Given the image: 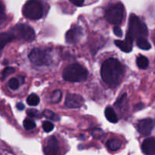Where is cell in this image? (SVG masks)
I'll return each mask as SVG.
<instances>
[{"label": "cell", "mask_w": 155, "mask_h": 155, "mask_svg": "<svg viewBox=\"0 0 155 155\" xmlns=\"http://www.w3.org/2000/svg\"><path fill=\"white\" fill-rule=\"evenodd\" d=\"M106 147L112 151H118L122 147V141L119 139H111L106 142Z\"/></svg>", "instance_id": "9a60e30c"}, {"label": "cell", "mask_w": 155, "mask_h": 155, "mask_svg": "<svg viewBox=\"0 0 155 155\" xmlns=\"http://www.w3.org/2000/svg\"><path fill=\"white\" fill-rule=\"evenodd\" d=\"M59 142L54 136H52L46 139V142L43 148L46 155H58L59 154Z\"/></svg>", "instance_id": "9c48e42d"}, {"label": "cell", "mask_w": 155, "mask_h": 155, "mask_svg": "<svg viewBox=\"0 0 155 155\" xmlns=\"http://www.w3.org/2000/svg\"><path fill=\"white\" fill-rule=\"evenodd\" d=\"M15 38V34H14L12 31L0 33V53H1L3 48L5 46L6 44L12 42Z\"/></svg>", "instance_id": "5bb4252c"}, {"label": "cell", "mask_w": 155, "mask_h": 155, "mask_svg": "<svg viewBox=\"0 0 155 155\" xmlns=\"http://www.w3.org/2000/svg\"><path fill=\"white\" fill-rule=\"evenodd\" d=\"M23 126H24V129L26 130H31L36 127V124L33 120H32L28 119V118H26L25 120L23 122Z\"/></svg>", "instance_id": "44dd1931"}, {"label": "cell", "mask_w": 155, "mask_h": 155, "mask_svg": "<svg viewBox=\"0 0 155 155\" xmlns=\"http://www.w3.org/2000/svg\"><path fill=\"white\" fill-rule=\"evenodd\" d=\"M61 98H62V92H61V91L60 90L54 91L51 97L52 102L54 103V104H57V103H59V101H61Z\"/></svg>", "instance_id": "603a6c76"}, {"label": "cell", "mask_w": 155, "mask_h": 155, "mask_svg": "<svg viewBox=\"0 0 155 155\" xmlns=\"http://www.w3.org/2000/svg\"><path fill=\"white\" fill-rule=\"evenodd\" d=\"M23 15L30 20H39L43 15V8L37 1H28L23 8Z\"/></svg>", "instance_id": "277c9868"}, {"label": "cell", "mask_w": 155, "mask_h": 155, "mask_svg": "<svg viewBox=\"0 0 155 155\" xmlns=\"http://www.w3.org/2000/svg\"><path fill=\"white\" fill-rule=\"evenodd\" d=\"M16 107H17V108H18L19 110H23L24 108H25V106H24V104H23L22 103H21V102L18 103V104H17V105H16Z\"/></svg>", "instance_id": "4dcf8cb0"}, {"label": "cell", "mask_w": 155, "mask_h": 155, "mask_svg": "<svg viewBox=\"0 0 155 155\" xmlns=\"http://www.w3.org/2000/svg\"><path fill=\"white\" fill-rule=\"evenodd\" d=\"M20 82L19 80L17 78H12L8 82V86L12 90H16L19 88Z\"/></svg>", "instance_id": "7402d4cb"}, {"label": "cell", "mask_w": 155, "mask_h": 155, "mask_svg": "<svg viewBox=\"0 0 155 155\" xmlns=\"http://www.w3.org/2000/svg\"><path fill=\"white\" fill-rule=\"evenodd\" d=\"M6 20V15L5 13L4 5L2 2H0V26L5 23Z\"/></svg>", "instance_id": "d4e9b609"}, {"label": "cell", "mask_w": 155, "mask_h": 155, "mask_svg": "<svg viewBox=\"0 0 155 155\" xmlns=\"http://www.w3.org/2000/svg\"><path fill=\"white\" fill-rule=\"evenodd\" d=\"M27 114L32 118H40L41 117L40 112L36 109H29L27 111Z\"/></svg>", "instance_id": "4316f807"}, {"label": "cell", "mask_w": 155, "mask_h": 155, "mask_svg": "<svg viewBox=\"0 0 155 155\" xmlns=\"http://www.w3.org/2000/svg\"><path fill=\"white\" fill-rule=\"evenodd\" d=\"M88 71L79 64H72L64 69L62 77L65 81L83 82L88 77Z\"/></svg>", "instance_id": "3957f363"}, {"label": "cell", "mask_w": 155, "mask_h": 155, "mask_svg": "<svg viewBox=\"0 0 155 155\" xmlns=\"http://www.w3.org/2000/svg\"><path fill=\"white\" fill-rule=\"evenodd\" d=\"M137 66L140 68V69H146L148 67L149 61L146 57L143 55H140L139 57L137 58L136 60Z\"/></svg>", "instance_id": "e0dca14e"}, {"label": "cell", "mask_w": 155, "mask_h": 155, "mask_svg": "<svg viewBox=\"0 0 155 155\" xmlns=\"http://www.w3.org/2000/svg\"><path fill=\"white\" fill-rule=\"evenodd\" d=\"M27 103L30 106H36L40 103V98L36 94H30L27 98Z\"/></svg>", "instance_id": "d6986e66"}, {"label": "cell", "mask_w": 155, "mask_h": 155, "mask_svg": "<svg viewBox=\"0 0 155 155\" xmlns=\"http://www.w3.org/2000/svg\"><path fill=\"white\" fill-rule=\"evenodd\" d=\"M103 82L110 88H115L120 84L125 74V68L117 59L110 58L103 63L100 70Z\"/></svg>", "instance_id": "6da1fadb"}, {"label": "cell", "mask_w": 155, "mask_h": 155, "mask_svg": "<svg viewBox=\"0 0 155 155\" xmlns=\"http://www.w3.org/2000/svg\"><path fill=\"white\" fill-rule=\"evenodd\" d=\"M113 33H114V34L115 35V36H119V37H121V36H122V31L121 28H120V27H117V26L114 27Z\"/></svg>", "instance_id": "f1b7e54d"}, {"label": "cell", "mask_w": 155, "mask_h": 155, "mask_svg": "<svg viewBox=\"0 0 155 155\" xmlns=\"http://www.w3.org/2000/svg\"><path fill=\"white\" fill-rule=\"evenodd\" d=\"M153 129V122L150 118L143 119L138 121L137 124V130L142 136H147L151 133Z\"/></svg>", "instance_id": "8fae6325"}, {"label": "cell", "mask_w": 155, "mask_h": 155, "mask_svg": "<svg viewBox=\"0 0 155 155\" xmlns=\"http://www.w3.org/2000/svg\"><path fill=\"white\" fill-rule=\"evenodd\" d=\"M43 115L46 118L49 120H51L54 121H59L60 120L59 117L57 114H56L55 113H53V111L50 110H45L43 111Z\"/></svg>", "instance_id": "ffe728a7"}, {"label": "cell", "mask_w": 155, "mask_h": 155, "mask_svg": "<svg viewBox=\"0 0 155 155\" xmlns=\"http://www.w3.org/2000/svg\"><path fill=\"white\" fill-rule=\"evenodd\" d=\"M141 150L146 155L155 154V138L146 139L141 145Z\"/></svg>", "instance_id": "7c38bea8"}, {"label": "cell", "mask_w": 155, "mask_h": 155, "mask_svg": "<svg viewBox=\"0 0 155 155\" xmlns=\"http://www.w3.org/2000/svg\"><path fill=\"white\" fill-rule=\"evenodd\" d=\"M28 57L31 63L37 66L50 64L51 62L48 53L40 48H33L30 52Z\"/></svg>", "instance_id": "52a82bcc"}, {"label": "cell", "mask_w": 155, "mask_h": 155, "mask_svg": "<svg viewBox=\"0 0 155 155\" xmlns=\"http://www.w3.org/2000/svg\"><path fill=\"white\" fill-rule=\"evenodd\" d=\"M153 43H154V45H155V36H153Z\"/></svg>", "instance_id": "1f68e13d"}, {"label": "cell", "mask_w": 155, "mask_h": 155, "mask_svg": "<svg viewBox=\"0 0 155 155\" xmlns=\"http://www.w3.org/2000/svg\"><path fill=\"white\" fill-rule=\"evenodd\" d=\"M84 103V98L78 94H68L65 101V106L69 108H78L83 105Z\"/></svg>", "instance_id": "30bf717a"}, {"label": "cell", "mask_w": 155, "mask_h": 155, "mask_svg": "<svg viewBox=\"0 0 155 155\" xmlns=\"http://www.w3.org/2000/svg\"><path fill=\"white\" fill-rule=\"evenodd\" d=\"M114 43H115V45H116L117 47H119L122 51H124V52H130L132 50L133 40H132V38H131L128 34H126L125 40H115L114 41Z\"/></svg>", "instance_id": "4fadbf2b"}, {"label": "cell", "mask_w": 155, "mask_h": 155, "mask_svg": "<svg viewBox=\"0 0 155 155\" xmlns=\"http://www.w3.org/2000/svg\"><path fill=\"white\" fill-rule=\"evenodd\" d=\"M15 71V69L14 68H12V67H8V68H5V69L3 70L2 73V80H5L6 77L10 76L11 74H14Z\"/></svg>", "instance_id": "cb8c5ba5"}, {"label": "cell", "mask_w": 155, "mask_h": 155, "mask_svg": "<svg viewBox=\"0 0 155 155\" xmlns=\"http://www.w3.org/2000/svg\"><path fill=\"white\" fill-rule=\"evenodd\" d=\"M137 46L142 50H149L151 45L145 38H140L137 39Z\"/></svg>", "instance_id": "ac0fdd59"}, {"label": "cell", "mask_w": 155, "mask_h": 155, "mask_svg": "<svg viewBox=\"0 0 155 155\" xmlns=\"http://www.w3.org/2000/svg\"><path fill=\"white\" fill-rule=\"evenodd\" d=\"M124 18V7L122 3L112 5L106 10V19L112 24H121Z\"/></svg>", "instance_id": "5b68a950"}, {"label": "cell", "mask_w": 155, "mask_h": 155, "mask_svg": "<svg viewBox=\"0 0 155 155\" xmlns=\"http://www.w3.org/2000/svg\"><path fill=\"white\" fill-rule=\"evenodd\" d=\"M127 34L134 39L145 38L148 35V31L145 24L135 15H131L129 21V31Z\"/></svg>", "instance_id": "7a4b0ae2"}, {"label": "cell", "mask_w": 155, "mask_h": 155, "mask_svg": "<svg viewBox=\"0 0 155 155\" xmlns=\"http://www.w3.org/2000/svg\"><path fill=\"white\" fill-rule=\"evenodd\" d=\"M43 129L46 133H50L54 129V125L50 121H45L43 124Z\"/></svg>", "instance_id": "484cf974"}, {"label": "cell", "mask_w": 155, "mask_h": 155, "mask_svg": "<svg viewBox=\"0 0 155 155\" xmlns=\"http://www.w3.org/2000/svg\"><path fill=\"white\" fill-rule=\"evenodd\" d=\"M13 33L15 37L27 42H32L35 39V32L30 26L26 24H17L13 28Z\"/></svg>", "instance_id": "8992f818"}, {"label": "cell", "mask_w": 155, "mask_h": 155, "mask_svg": "<svg viewBox=\"0 0 155 155\" xmlns=\"http://www.w3.org/2000/svg\"><path fill=\"white\" fill-rule=\"evenodd\" d=\"M105 117L106 119L112 124H115L118 122V117H117L116 114H115V111L111 107H107L105 109Z\"/></svg>", "instance_id": "2e32d148"}, {"label": "cell", "mask_w": 155, "mask_h": 155, "mask_svg": "<svg viewBox=\"0 0 155 155\" xmlns=\"http://www.w3.org/2000/svg\"><path fill=\"white\" fill-rule=\"evenodd\" d=\"M126 94H123V95H122L118 100H117L116 102H115V107H117L118 108H120V107L124 104V103L126 102Z\"/></svg>", "instance_id": "83f0119b"}, {"label": "cell", "mask_w": 155, "mask_h": 155, "mask_svg": "<svg viewBox=\"0 0 155 155\" xmlns=\"http://www.w3.org/2000/svg\"><path fill=\"white\" fill-rule=\"evenodd\" d=\"M83 29L80 26H74L65 33V41L68 44L78 43L83 36Z\"/></svg>", "instance_id": "ba28073f"}, {"label": "cell", "mask_w": 155, "mask_h": 155, "mask_svg": "<svg viewBox=\"0 0 155 155\" xmlns=\"http://www.w3.org/2000/svg\"><path fill=\"white\" fill-rule=\"evenodd\" d=\"M70 2L72 3L73 5L76 6H81L84 4L83 0H71Z\"/></svg>", "instance_id": "f546056e"}]
</instances>
